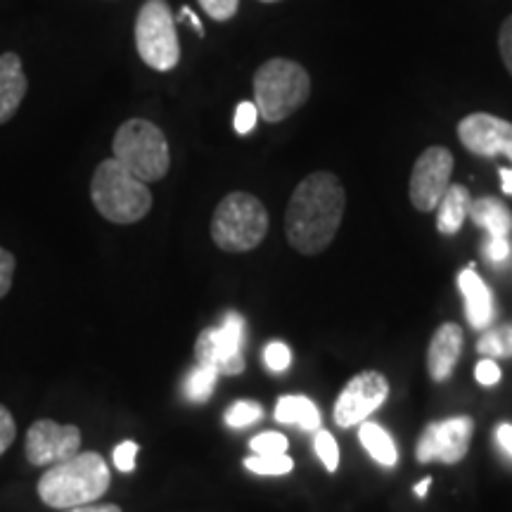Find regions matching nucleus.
<instances>
[{"label": "nucleus", "mask_w": 512, "mask_h": 512, "mask_svg": "<svg viewBox=\"0 0 512 512\" xmlns=\"http://www.w3.org/2000/svg\"><path fill=\"white\" fill-rule=\"evenodd\" d=\"M347 211V192L330 171H313L297 185L285 209V238L299 254L325 252Z\"/></svg>", "instance_id": "1"}, {"label": "nucleus", "mask_w": 512, "mask_h": 512, "mask_svg": "<svg viewBox=\"0 0 512 512\" xmlns=\"http://www.w3.org/2000/svg\"><path fill=\"white\" fill-rule=\"evenodd\" d=\"M112 475L105 458L95 451L76 453V456L50 465L38 479V496L48 508L69 510L79 505L95 503L110 489Z\"/></svg>", "instance_id": "2"}, {"label": "nucleus", "mask_w": 512, "mask_h": 512, "mask_svg": "<svg viewBox=\"0 0 512 512\" xmlns=\"http://www.w3.org/2000/svg\"><path fill=\"white\" fill-rule=\"evenodd\" d=\"M311 76L299 62L273 57L254 74V105L268 124H280L309 102Z\"/></svg>", "instance_id": "3"}, {"label": "nucleus", "mask_w": 512, "mask_h": 512, "mask_svg": "<svg viewBox=\"0 0 512 512\" xmlns=\"http://www.w3.org/2000/svg\"><path fill=\"white\" fill-rule=\"evenodd\" d=\"M91 200L102 219L131 226L143 221L152 209V190L147 183L128 174L117 159H105L95 169L91 181Z\"/></svg>", "instance_id": "4"}, {"label": "nucleus", "mask_w": 512, "mask_h": 512, "mask_svg": "<svg viewBox=\"0 0 512 512\" xmlns=\"http://www.w3.org/2000/svg\"><path fill=\"white\" fill-rule=\"evenodd\" d=\"M114 159L143 183H157L169 174L171 150L164 131L147 119H128L112 140Z\"/></svg>", "instance_id": "5"}, {"label": "nucleus", "mask_w": 512, "mask_h": 512, "mask_svg": "<svg viewBox=\"0 0 512 512\" xmlns=\"http://www.w3.org/2000/svg\"><path fill=\"white\" fill-rule=\"evenodd\" d=\"M268 233V211L249 192H230L211 216V240L228 254L252 252Z\"/></svg>", "instance_id": "6"}, {"label": "nucleus", "mask_w": 512, "mask_h": 512, "mask_svg": "<svg viewBox=\"0 0 512 512\" xmlns=\"http://www.w3.org/2000/svg\"><path fill=\"white\" fill-rule=\"evenodd\" d=\"M136 50L147 67L171 72L181 62L176 17L166 0H145L136 17Z\"/></svg>", "instance_id": "7"}, {"label": "nucleus", "mask_w": 512, "mask_h": 512, "mask_svg": "<svg viewBox=\"0 0 512 512\" xmlns=\"http://www.w3.org/2000/svg\"><path fill=\"white\" fill-rule=\"evenodd\" d=\"M245 347V318L230 311L221 325L200 332L195 342L197 366L214 368L219 375L245 373L247 361L242 356Z\"/></svg>", "instance_id": "8"}, {"label": "nucleus", "mask_w": 512, "mask_h": 512, "mask_svg": "<svg viewBox=\"0 0 512 512\" xmlns=\"http://www.w3.org/2000/svg\"><path fill=\"white\" fill-rule=\"evenodd\" d=\"M456 159H453L451 150L441 145L427 147L422 155L415 159L411 183H408V195H411L413 207L427 214L439 207L441 197L448 185H451V174Z\"/></svg>", "instance_id": "9"}, {"label": "nucleus", "mask_w": 512, "mask_h": 512, "mask_svg": "<svg viewBox=\"0 0 512 512\" xmlns=\"http://www.w3.org/2000/svg\"><path fill=\"white\" fill-rule=\"evenodd\" d=\"M472 432H475V422H472V418H467V415L432 422L422 432L418 448H415V456H418L420 463L456 465L470 451Z\"/></svg>", "instance_id": "10"}, {"label": "nucleus", "mask_w": 512, "mask_h": 512, "mask_svg": "<svg viewBox=\"0 0 512 512\" xmlns=\"http://www.w3.org/2000/svg\"><path fill=\"white\" fill-rule=\"evenodd\" d=\"M387 396L389 382L382 373H377V370H363V373L354 375L335 403L337 427L349 430V427L366 422V418H370L387 401Z\"/></svg>", "instance_id": "11"}, {"label": "nucleus", "mask_w": 512, "mask_h": 512, "mask_svg": "<svg viewBox=\"0 0 512 512\" xmlns=\"http://www.w3.org/2000/svg\"><path fill=\"white\" fill-rule=\"evenodd\" d=\"M81 451V430L76 425H60L55 420H36L29 427L24 453L31 465H55Z\"/></svg>", "instance_id": "12"}, {"label": "nucleus", "mask_w": 512, "mask_h": 512, "mask_svg": "<svg viewBox=\"0 0 512 512\" xmlns=\"http://www.w3.org/2000/svg\"><path fill=\"white\" fill-rule=\"evenodd\" d=\"M458 140L472 155H505L512 162V124L501 117H494V114H467L458 124Z\"/></svg>", "instance_id": "13"}, {"label": "nucleus", "mask_w": 512, "mask_h": 512, "mask_svg": "<svg viewBox=\"0 0 512 512\" xmlns=\"http://www.w3.org/2000/svg\"><path fill=\"white\" fill-rule=\"evenodd\" d=\"M460 354H463V328L458 323L439 325L427 349V370L434 382H444L453 375Z\"/></svg>", "instance_id": "14"}, {"label": "nucleus", "mask_w": 512, "mask_h": 512, "mask_svg": "<svg viewBox=\"0 0 512 512\" xmlns=\"http://www.w3.org/2000/svg\"><path fill=\"white\" fill-rule=\"evenodd\" d=\"M458 290L463 292L465 297V313L467 320L475 330H486L491 323H494L496 306H494V294H491L489 285L479 278L475 268H465L463 273L458 275Z\"/></svg>", "instance_id": "15"}, {"label": "nucleus", "mask_w": 512, "mask_h": 512, "mask_svg": "<svg viewBox=\"0 0 512 512\" xmlns=\"http://www.w3.org/2000/svg\"><path fill=\"white\" fill-rule=\"evenodd\" d=\"M29 81L24 74L22 60L17 53L0 55V124L8 121L19 112L24 95H27Z\"/></svg>", "instance_id": "16"}, {"label": "nucleus", "mask_w": 512, "mask_h": 512, "mask_svg": "<svg viewBox=\"0 0 512 512\" xmlns=\"http://www.w3.org/2000/svg\"><path fill=\"white\" fill-rule=\"evenodd\" d=\"M467 216H470L475 226L484 228L491 238H508L512 233V211L498 197H479V200H472Z\"/></svg>", "instance_id": "17"}, {"label": "nucleus", "mask_w": 512, "mask_h": 512, "mask_svg": "<svg viewBox=\"0 0 512 512\" xmlns=\"http://www.w3.org/2000/svg\"><path fill=\"white\" fill-rule=\"evenodd\" d=\"M472 197L465 185H448L437 207V228L441 235H456L467 219Z\"/></svg>", "instance_id": "18"}, {"label": "nucleus", "mask_w": 512, "mask_h": 512, "mask_svg": "<svg viewBox=\"0 0 512 512\" xmlns=\"http://www.w3.org/2000/svg\"><path fill=\"white\" fill-rule=\"evenodd\" d=\"M275 420L283 425H299L306 432H316L320 427L316 403L306 396H280L278 406H275Z\"/></svg>", "instance_id": "19"}, {"label": "nucleus", "mask_w": 512, "mask_h": 512, "mask_svg": "<svg viewBox=\"0 0 512 512\" xmlns=\"http://www.w3.org/2000/svg\"><path fill=\"white\" fill-rule=\"evenodd\" d=\"M358 437H361L363 448H366L370 456H373V460H377L380 465L394 467L399 463V453H396L394 439L389 437V432H384L380 425H375V422H361Z\"/></svg>", "instance_id": "20"}, {"label": "nucleus", "mask_w": 512, "mask_h": 512, "mask_svg": "<svg viewBox=\"0 0 512 512\" xmlns=\"http://www.w3.org/2000/svg\"><path fill=\"white\" fill-rule=\"evenodd\" d=\"M477 351L482 358H512V323L489 328L479 337Z\"/></svg>", "instance_id": "21"}, {"label": "nucleus", "mask_w": 512, "mask_h": 512, "mask_svg": "<svg viewBox=\"0 0 512 512\" xmlns=\"http://www.w3.org/2000/svg\"><path fill=\"white\" fill-rule=\"evenodd\" d=\"M216 382H219V373L214 368H204L197 366L185 380V394H188L190 401H207L211 394H214Z\"/></svg>", "instance_id": "22"}, {"label": "nucleus", "mask_w": 512, "mask_h": 512, "mask_svg": "<svg viewBox=\"0 0 512 512\" xmlns=\"http://www.w3.org/2000/svg\"><path fill=\"white\" fill-rule=\"evenodd\" d=\"M245 467L249 472L261 477H283L292 472L294 460L290 456H254L245 460Z\"/></svg>", "instance_id": "23"}, {"label": "nucleus", "mask_w": 512, "mask_h": 512, "mask_svg": "<svg viewBox=\"0 0 512 512\" xmlns=\"http://www.w3.org/2000/svg\"><path fill=\"white\" fill-rule=\"evenodd\" d=\"M264 415V408L254 401H238L226 411V425L235 427V430H242V427L254 425V422L261 420Z\"/></svg>", "instance_id": "24"}, {"label": "nucleus", "mask_w": 512, "mask_h": 512, "mask_svg": "<svg viewBox=\"0 0 512 512\" xmlns=\"http://www.w3.org/2000/svg\"><path fill=\"white\" fill-rule=\"evenodd\" d=\"M313 446H316V453H318L320 463L325 465V470L337 472V467H339V446H337L335 437H332L330 432H318L316 434V441H313Z\"/></svg>", "instance_id": "25"}, {"label": "nucleus", "mask_w": 512, "mask_h": 512, "mask_svg": "<svg viewBox=\"0 0 512 512\" xmlns=\"http://www.w3.org/2000/svg\"><path fill=\"white\" fill-rule=\"evenodd\" d=\"M252 451L259 453V456H283L287 451V437L280 432H264L259 437L252 439Z\"/></svg>", "instance_id": "26"}, {"label": "nucleus", "mask_w": 512, "mask_h": 512, "mask_svg": "<svg viewBox=\"0 0 512 512\" xmlns=\"http://www.w3.org/2000/svg\"><path fill=\"white\" fill-rule=\"evenodd\" d=\"M266 368L273 370V373H285L292 363V351L283 342H271L264 351Z\"/></svg>", "instance_id": "27"}, {"label": "nucleus", "mask_w": 512, "mask_h": 512, "mask_svg": "<svg viewBox=\"0 0 512 512\" xmlns=\"http://www.w3.org/2000/svg\"><path fill=\"white\" fill-rule=\"evenodd\" d=\"M200 5L214 22H228L238 12L240 0H200Z\"/></svg>", "instance_id": "28"}, {"label": "nucleus", "mask_w": 512, "mask_h": 512, "mask_svg": "<svg viewBox=\"0 0 512 512\" xmlns=\"http://www.w3.org/2000/svg\"><path fill=\"white\" fill-rule=\"evenodd\" d=\"M15 439H17V422L12 418L8 408L0 403V456L15 444Z\"/></svg>", "instance_id": "29"}, {"label": "nucleus", "mask_w": 512, "mask_h": 512, "mask_svg": "<svg viewBox=\"0 0 512 512\" xmlns=\"http://www.w3.org/2000/svg\"><path fill=\"white\" fill-rule=\"evenodd\" d=\"M15 254L8 252L5 247H0V299L8 297L10 287H12V278H15Z\"/></svg>", "instance_id": "30"}, {"label": "nucleus", "mask_w": 512, "mask_h": 512, "mask_svg": "<svg viewBox=\"0 0 512 512\" xmlns=\"http://www.w3.org/2000/svg\"><path fill=\"white\" fill-rule=\"evenodd\" d=\"M136 456H138V444L136 441H124L114 448V465L119 472H133L136 470Z\"/></svg>", "instance_id": "31"}, {"label": "nucleus", "mask_w": 512, "mask_h": 512, "mask_svg": "<svg viewBox=\"0 0 512 512\" xmlns=\"http://www.w3.org/2000/svg\"><path fill=\"white\" fill-rule=\"evenodd\" d=\"M256 119H259V110H256L254 102H240L238 112H235V131L242 133V136L254 131Z\"/></svg>", "instance_id": "32"}, {"label": "nucleus", "mask_w": 512, "mask_h": 512, "mask_svg": "<svg viewBox=\"0 0 512 512\" xmlns=\"http://www.w3.org/2000/svg\"><path fill=\"white\" fill-rule=\"evenodd\" d=\"M501 368H498V363L494 358H482V361L477 363L475 368V377L479 384H484V387H494V384L501 382Z\"/></svg>", "instance_id": "33"}, {"label": "nucleus", "mask_w": 512, "mask_h": 512, "mask_svg": "<svg viewBox=\"0 0 512 512\" xmlns=\"http://www.w3.org/2000/svg\"><path fill=\"white\" fill-rule=\"evenodd\" d=\"M484 254L491 264H503L505 259L510 256V242L508 238H491L484 242Z\"/></svg>", "instance_id": "34"}, {"label": "nucleus", "mask_w": 512, "mask_h": 512, "mask_svg": "<svg viewBox=\"0 0 512 512\" xmlns=\"http://www.w3.org/2000/svg\"><path fill=\"white\" fill-rule=\"evenodd\" d=\"M498 50H501L503 64L508 67V72L512 76V15L505 19L501 31H498Z\"/></svg>", "instance_id": "35"}, {"label": "nucleus", "mask_w": 512, "mask_h": 512, "mask_svg": "<svg viewBox=\"0 0 512 512\" xmlns=\"http://www.w3.org/2000/svg\"><path fill=\"white\" fill-rule=\"evenodd\" d=\"M496 441L508 456H512V425H501L496 430Z\"/></svg>", "instance_id": "36"}, {"label": "nucleus", "mask_w": 512, "mask_h": 512, "mask_svg": "<svg viewBox=\"0 0 512 512\" xmlns=\"http://www.w3.org/2000/svg\"><path fill=\"white\" fill-rule=\"evenodd\" d=\"M62 512H124L119 508V505H98V503H88V505H79V508H69V510H62Z\"/></svg>", "instance_id": "37"}, {"label": "nucleus", "mask_w": 512, "mask_h": 512, "mask_svg": "<svg viewBox=\"0 0 512 512\" xmlns=\"http://www.w3.org/2000/svg\"><path fill=\"white\" fill-rule=\"evenodd\" d=\"M498 176H501L503 192L512 197V169H498Z\"/></svg>", "instance_id": "38"}, {"label": "nucleus", "mask_w": 512, "mask_h": 512, "mask_svg": "<svg viewBox=\"0 0 512 512\" xmlns=\"http://www.w3.org/2000/svg\"><path fill=\"white\" fill-rule=\"evenodd\" d=\"M181 15H183V17H188V19H190V24H192V27H195L197 34L204 36V27H202L200 19L195 17V12H190V8H183V10H181Z\"/></svg>", "instance_id": "39"}, {"label": "nucleus", "mask_w": 512, "mask_h": 512, "mask_svg": "<svg viewBox=\"0 0 512 512\" xmlns=\"http://www.w3.org/2000/svg\"><path fill=\"white\" fill-rule=\"evenodd\" d=\"M430 484H432V477H425L420 484H415V496L425 498L427 496V489H430Z\"/></svg>", "instance_id": "40"}, {"label": "nucleus", "mask_w": 512, "mask_h": 512, "mask_svg": "<svg viewBox=\"0 0 512 512\" xmlns=\"http://www.w3.org/2000/svg\"><path fill=\"white\" fill-rule=\"evenodd\" d=\"M261 3H280V0H261Z\"/></svg>", "instance_id": "41"}]
</instances>
